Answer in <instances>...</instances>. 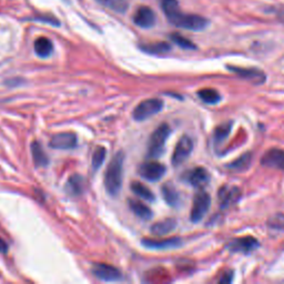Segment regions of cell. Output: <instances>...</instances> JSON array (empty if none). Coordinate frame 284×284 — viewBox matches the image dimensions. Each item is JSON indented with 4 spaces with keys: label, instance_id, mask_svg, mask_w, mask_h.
Listing matches in <instances>:
<instances>
[{
    "label": "cell",
    "instance_id": "e0dca14e",
    "mask_svg": "<svg viewBox=\"0 0 284 284\" xmlns=\"http://www.w3.org/2000/svg\"><path fill=\"white\" fill-rule=\"evenodd\" d=\"M34 49L36 54L40 58H48L53 51L52 41L47 37H39L35 40Z\"/></svg>",
    "mask_w": 284,
    "mask_h": 284
},
{
    "label": "cell",
    "instance_id": "9c48e42d",
    "mask_svg": "<svg viewBox=\"0 0 284 284\" xmlns=\"http://www.w3.org/2000/svg\"><path fill=\"white\" fill-rule=\"evenodd\" d=\"M49 145L52 149L70 150L77 146V135L72 132H61L51 137Z\"/></svg>",
    "mask_w": 284,
    "mask_h": 284
},
{
    "label": "cell",
    "instance_id": "277c9868",
    "mask_svg": "<svg viewBox=\"0 0 284 284\" xmlns=\"http://www.w3.org/2000/svg\"><path fill=\"white\" fill-rule=\"evenodd\" d=\"M163 108V101L161 99L152 98L141 101L133 110V119L137 121H144L150 117L159 113Z\"/></svg>",
    "mask_w": 284,
    "mask_h": 284
},
{
    "label": "cell",
    "instance_id": "f546056e",
    "mask_svg": "<svg viewBox=\"0 0 284 284\" xmlns=\"http://www.w3.org/2000/svg\"><path fill=\"white\" fill-rule=\"evenodd\" d=\"M170 38L176 45H178L182 49H187V50H194V49L196 48L192 41H190L189 39L186 38V37H183L179 34H172L170 36Z\"/></svg>",
    "mask_w": 284,
    "mask_h": 284
},
{
    "label": "cell",
    "instance_id": "603a6c76",
    "mask_svg": "<svg viewBox=\"0 0 284 284\" xmlns=\"http://www.w3.org/2000/svg\"><path fill=\"white\" fill-rule=\"evenodd\" d=\"M131 190L135 195H138L139 197H141L142 200H146V201H149V202L154 201V194H153L152 191L149 188H147L145 184H142L141 182H138V181L132 182L131 183Z\"/></svg>",
    "mask_w": 284,
    "mask_h": 284
},
{
    "label": "cell",
    "instance_id": "7a4b0ae2",
    "mask_svg": "<svg viewBox=\"0 0 284 284\" xmlns=\"http://www.w3.org/2000/svg\"><path fill=\"white\" fill-rule=\"evenodd\" d=\"M123 161L125 154L118 152L109 163L104 175V188L111 196L118 195L122 187L123 180Z\"/></svg>",
    "mask_w": 284,
    "mask_h": 284
},
{
    "label": "cell",
    "instance_id": "cb8c5ba5",
    "mask_svg": "<svg viewBox=\"0 0 284 284\" xmlns=\"http://www.w3.org/2000/svg\"><path fill=\"white\" fill-rule=\"evenodd\" d=\"M197 96L201 99L203 102H206L208 104H217L221 101V96L217 90L214 89H201L197 92Z\"/></svg>",
    "mask_w": 284,
    "mask_h": 284
},
{
    "label": "cell",
    "instance_id": "484cf974",
    "mask_svg": "<svg viewBox=\"0 0 284 284\" xmlns=\"http://www.w3.org/2000/svg\"><path fill=\"white\" fill-rule=\"evenodd\" d=\"M231 129H232V123L231 122L223 123V125H221L217 129H215V130H214V144L215 145L223 144V141L228 137H229Z\"/></svg>",
    "mask_w": 284,
    "mask_h": 284
},
{
    "label": "cell",
    "instance_id": "d6986e66",
    "mask_svg": "<svg viewBox=\"0 0 284 284\" xmlns=\"http://www.w3.org/2000/svg\"><path fill=\"white\" fill-rule=\"evenodd\" d=\"M32 154H33V159H34V162H35L36 166H38V168H46L49 163V159L47 157L45 150L42 149V147L38 141L33 142Z\"/></svg>",
    "mask_w": 284,
    "mask_h": 284
},
{
    "label": "cell",
    "instance_id": "9a60e30c",
    "mask_svg": "<svg viewBox=\"0 0 284 284\" xmlns=\"http://www.w3.org/2000/svg\"><path fill=\"white\" fill-rule=\"evenodd\" d=\"M229 69L237 73L238 76L243 78L248 81L254 82V83H262L265 80V75L258 69H252V68H242V67H234V66H228Z\"/></svg>",
    "mask_w": 284,
    "mask_h": 284
},
{
    "label": "cell",
    "instance_id": "44dd1931",
    "mask_svg": "<svg viewBox=\"0 0 284 284\" xmlns=\"http://www.w3.org/2000/svg\"><path fill=\"white\" fill-rule=\"evenodd\" d=\"M66 189L72 195H80L83 192L84 189L83 178L80 175L71 176L66 184Z\"/></svg>",
    "mask_w": 284,
    "mask_h": 284
},
{
    "label": "cell",
    "instance_id": "f1b7e54d",
    "mask_svg": "<svg viewBox=\"0 0 284 284\" xmlns=\"http://www.w3.org/2000/svg\"><path fill=\"white\" fill-rule=\"evenodd\" d=\"M251 161H252V156H251V154L250 153H245L241 158L237 159L233 163H231L229 165V168L231 170L242 171V170H245V169L249 168L250 164H251Z\"/></svg>",
    "mask_w": 284,
    "mask_h": 284
},
{
    "label": "cell",
    "instance_id": "3957f363",
    "mask_svg": "<svg viewBox=\"0 0 284 284\" xmlns=\"http://www.w3.org/2000/svg\"><path fill=\"white\" fill-rule=\"evenodd\" d=\"M170 127L166 123H162L161 126H159L153 131L149 139V145H148V157L151 159H157L162 156L165 142L170 135Z\"/></svg>",
    "mask_w": 284,
    "mask_h": 284
},
{
    "label": "cell",
    "instance_id": "8992f818",
    "mask_svg": "<svg viewBox=\"0 0 284 284\" xmlns=\"http://www.w3.org/2000/svg\"><path fill=\"white\" fill-rule=\"evenodd\" d=\"M193 150V141L188 135L183 137L178 141L175 148L174 154H172V164L178 166L182 164L190 157L191 152Z\"/></svg>",
    "mask_w": 284,
    "mask_h": 284
},
{
    "label": "cell",
    "instance_id": "8fae6325",
    "mask_svg": "<svg viewBox=\"0 0 284 284\" xmlns=\"http://www.w3.org/2000/svg\"><path fill=\"white\" fill-rule=\"evenodd\" d=\"M261 163L268 168L284 171V151L281 149H271L263 154Z\"/></svg>",
    "mask_w": 284,
    "mask_h": 284
},
{
    "label": "cell",
    "instance_id": "5b68a950",
    "mask_svg": "<svg viewBox=\"0 0 284 284\" xmlns=\"http://www.w3.org/2000/svg\"><path fill=\"white\" fill-rule=\"evenodd\" d=\"M210 206H211V197L206 191H199L193 199V206L191 209V221L196 222L201 221L208 213Z\"/></svg>",
    "mask_w": 284,
    "mask_h": 284
},
{
    "label": "cell",
    "instance_id": "5bb4252c",
    "mask_svg": "<svg viewBox=\"0 0 284 284\" xmlns=\"http://www.w3.org/2000/svg\"><path fill=\"white\" fill-rule=\"evenodd\" d=\"M186 181L194 188H202L207 186L210 181V174L207 169L197 166L186 175Z\"/></svg>",
    "mask_w": 284,
    "mask_h": 284
},
{
    "label": "cell",
    "instance_id": "30bf717a",
    "mask_svg": "<svg viewBox=\"0 0 284 284\" xmlns=\"http://www.w3.org/2000/svg\"><path fill=\"white\" fill-rule=\"evenodd\" d=\"M133 22L140 28H151L156 23V14L150 7L141 6L135 11L133 16Z\"/></svg>",
    "mask_w": 284,
    "mask_h": 284
},
{
    "label": "cell",
    "instance_id": "52a82bcc",
    "mask_svg": "<svg viewBox=\"0 0 284 284\" xmlns=\"http://www.w3.org/2000/svg\"><path fill=\"white\" fill-rule=\"evenodd\" d=\"M92 273L97 279L104 282H117L122 279L120 270L117 269L113 265L106 263H96L92 268Z\"/></svg>",
    "mask_w": 284,
    "mask_h": 284
},
{
    "label": "cell",
    "instance_id": "7c38bea8",
    "mask_svg": "<svg viewBox=\"0 0 284 284\" xmlns=\"http://www.w3.org/2000/svg\"><path fill=\"white\" fill-rule=\"evenodd\" d=\"M142 244L146 248L151 250H170L176 249L182 244L180 238H170L164 240H153V239H144Z\"/></svg>",
    "mask_w": 284,
    "mask_h": 284
},
{
    "label": "cell",
    "instance_id": "2e32d148",
    "mask_svg": "<svg viewBox=\"0 0 284 284\" xmlns=\"http://www.w3.org/2000/svg\"><path fill=\"white\" fill-rule=\"evenodd\" d=\"M219 201L222 208H228L241 197V190L238 187L224 186L219 190Z\"/></svg>",
    "mask_w": 284,
    "mask_h": 284
},
{
    "label": "cell",
    "instance_id": "83f0119b",
    "mask_svg": "<svg viewBox=\"0 0 284 284\" xmlns=\"http://www.w3.org/2000/svg\"><path fill=\"white\" fill-rule=\"evenodd\" d=\"M107 151L103 147H97L94 154H92V169L95 171H98L100 169V166L102 165L103 161L106 160Z\"/></svg>",
    "mask_w": 284,
    "mask_h": 284
},
{
    "label": "cell",
    "instance_id": "1f68e13d",
    "mask_svg": "<svg viewBox=\"0 0 284 284\" xmlns=\"http://www.w3.org/2000/svg\"><path fill=\"white\" fill-rule=\"evenodd\" d=\"M231 281H232V272H228L224 275H222L220 283H230Z\"/></svg>",
    "mask_w": 284,
    "mask_h": 284
},
{
    "label": "cell",
    "instance_id": "d6a6232c",
    "mask_svg": "<svg viewBox=\"0 0 284 284\" xmlns=\"http://www.w3.org/2000/svg\"><path fill=\"white\" fill-rule=\"evenodd\" d=\"M8 251V244L6 243V241L0 238V252L6 253Z\"/></svg>",
    "mask_w": 284,
    "mask_h": 284
},
{
    "label": "cell",
    "instance_id": "ac0fdd59",
    "mask_svg": "<svg viewBox=\"0 0 284 284\" xmlns=\"http://www.w3.org/2000/svg\"><path fill=\"white\" fill-rule=\"evenodd\" d=\"M177 226V221L175 219H165L159 221L151 226V233L154 236L162 237L174 231Z\"/></svg>",
    "mask_w": 284,
    "mask_h": 284
},
{
    "label": "cell",
    "instance_id": "6da1fadb",
    "mask_svg": "<svg viewBox=\"0 0 284 284\" xmlns=\"http://www.w3.org/2000/svg\"><path fill=\"white\" fill-rule=\"evenodd\" d=\"M161 8L168 20L178 28L200 32L210 23L207 18L202 16L184 14L179 8L178 0H161Z\"/></svg>",
    "mask_w": 284,
    "mask_h": 284
},
{
    "label": "cell",
    "instance_id": "d4e9b609",
    "mask_svg": "<svg viewBox=\"0 0 284 284\" xmlns=\"http://www.w3.org/2000/svg\"><path fill=\"white\" fill-rule=\"evenodd\" d=\"M141 49L148 53L152 54H159V53H165L171 50V46L166 42H156V44H148L141 46Z\"/></svg>",
    "mask_w": 284,
    "mask_h": 284
},
{
    "label": "cell",
    "instance_id": "4316f807",
    "mask_svg": "<svg viewBox=\"0 0 284 284\" xmlns=\"http://www.w3.org/2000/svg\"><path fill=\"white\" fill-rule=\"evenodd\" d=\"M162 194L165 202L168 203L169 206H176L179 201V194L177 192V190L174 188V186L166 183L162 187Z\"/></svg>",
    "mask_w": 284,
    "mask_h": 284
},
{
    "label": "cell",
    "instance_id": "ffe728a7",
    "mask_svg": "<svg viewBox=\"0 0 284 284\" xmlns=\"http://www.w3.org/2000/svg\"><path fill=\"white\" fill-rule=\"evenodd\" d=\"M128 205H129V207H130L131 211L137 215L138 218H140L142 220H149L152 218L151 209L148 206H146L145 203H142L138 200L130 199L128 201Z\"/></svg>",
    "mask_w": 284,
    "mask_h": 284
},
{
    "label": "cell",
    "instance_id": "4fadbf2b",
    "mask_svg": "<svg viewBox=\"0 0 284 284\" xmlns=\"http://www.w3.org/2000/svg\"><path fill=\"white\" fill-rule=\"evenodd\" d=\"M259 241L253 237H244L240 239H234L229 244V250L232 252L249 253L259 248Z\"/></svg>",
    "mask_w": 284,
    "mask_h": 284
},
{
    "label": "cell",
    "instance_id": "ba28073f",
    "mask_svg": "<svg viewBox=\"0 0 284 284\" xmlns=\"http://www.w3.org/2000/svg\"><path fill=\"white\" fill-rule=\"evenodd\" d=\"M165 166L158 161H148L141 164L139 169L140 176L148 181H158L165 175Z\"/></svg>",
    "mask_w": 284,
    "mask_h": 284
},
{
    "label": "cell",
    "instance_id": "4dcf8cb0",
    "mask_svg": "<svg viewBox=\"0 0 284 284\" xmlns=\"http://www.w3.org/2000/svg\"><path fill=\"white\" fill-rule=\"evenodd\" d=\"M269 224L272 228H275V229L284 230V215L283 214L274 215V217L269 221Z\"/></svg>",
    "mask_w": 284,
    "mask_h": 284
},
{
    "label": "cell",
    "instance_id": "7402d4cb",
    "mask_svg": "<svg viewBox=\"0 0 284 284\" xmlns=\"http://www.w3.org/2000/svg\"><path fill=\"white\" fill-rule=\"evenodd\" d=\"M96 2L102 5L103 7L115 12H118V14H125L129 8V4L127 0H96Z\"/></svg>",
    "mask_w": 284,
    "mask_h": 284
}]
</instances>
